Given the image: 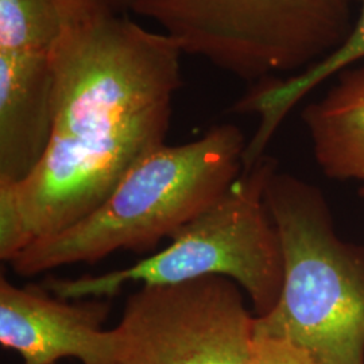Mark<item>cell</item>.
I'll use <instances>...</instances> for the list:
<instances>
[{
	"mask_svg": "<svg viewBox=\"0 0 364 364\" xmlns=\"http://www.w3.org/2000/svg\"><path fill=\"white\" fill-rule=\"evenodd\" d=\"M52 136L34 173L0 186V259L99 208L161 147L183 53L124 14L61 11Z\"/></svg>",
	"mask_w": 364,
	"mask_h": 364,
	"instance_id": "1",
	"label": "cell"
},
{
	"mask_svg": "<svg viewBox=\"0 0 364 364\" xmlns=\"http://www.w3.org/2000/svg\"><path fill=\"white\" fill-rule=\"evenodd\" d=\"M247 147L234 124L142 158L97 209L58 234L33 242L10 264L22 277L96 263L120 251H150L224 195L243 171Z\"/></svg>",
	"mask_w": 364,
	"mask_h": 364,
	"instance_id": "2",
	"label": "cell"
},
{
	"mask_svg": "<svg viewBox=\"0 0 364 364\" xmlns=\"http://www.w3.org/2000/svg\"><path fill=\"white\" fill-rule=\"evenodd\" d=\"M277 168L262 156L209 208L171 236L168 247L130 267L76 279L48 278L42 287L64 299H105L130 282L176 285L205 277H225L245 289L255 316L270 312L284 282L279 235L264 201Z\"/></svg>",
	"mask_w": 364,
	"mask_h": 364,
	"instance_id": "4",
	"label": "cell"
},
{
	"mask_svg": "<svg viewBox=\"0 0 364 364\" xmlns=\"http://www.w3.org/2000/svg\"><path fill=\"white\" fill-rule=\"evenodd\" d=\"M264 201L279 235L284 282L254 331L287 338L318 364H364V247L338 237L320 189L270 174Z\"/></svg>",
	"mask_w": 364,
	"mask_h": 364,
	"instance_id": "3",
	"label": "cell"
},
{
	"mask_svg": "<svg viewBox=\"0 0 364 364\" xmlns=\"http://www.w3.org/2000/svg\"><path fill=\"white\" fill-rule=\"evenodd\" d=\"M103 299L52 297L43 287H19L0 278V344L22 364H117V329H103Z\"/></svg>",
	"mask_w": 364,
	"mask_h": 364,
	"instance_id": "8",
	"label": "cell"
},
{
	"mask_svg": "<svg viewBox=\"0 0 364 364\" xmlns=\"http://www.w3.org/2000/svg\"><path fill=\"white\" fill-rule=\"evenodd\" d=\"M358 0H136L185 54L246 80L305 70L333 52Z\"/></svg>",
	"mask_w": 364,
	"mask_h": 364,
	"instance_id": "5",
	"label": "cell"
},
{
	"mask_svg": "<svg viewBox=\"0 0 364 364\" xmlns=\"http://www.w3.org/2000/svg\"><path fill=\"white\" fill-rule=\"evenodd\" d=\"M63 10L81 13L122 15L132 10L136 0H57Z\"/></svg>",
	"mask_w": 364,
	"mask_h": 364,
	"instance_id": "12",
	"label": "cell"
},
{
	"mask_svg": "<svg viewBox=\"0 0 364 364\" xmlns=\"http://www.w3.org/2000/svg\"><path fill=\"white\" fill-rule=\"evenodd\" d=\"M63 30L57 0H0V186L27 180L46 153Z\"/></svg>",
	"mask_w": 364,
	"mask_h": 364,
	"instance_id": "7",
	"label": "cell"
},
{
	"mask_svg": "<svg viewBox=\"0 0 364 364\" xmlns=\"http://www.w3.org/2000/svg\"><path fill=\"white\" fill-rule=\"evenodd\" d=\"M302 119L326 177L359 182L364 197V65L338 75L333 87L304 109Z\"/></svg>",
	"mask_w": 364,
	"mask_h": 364,
	"instance_id": "9",
	"label": "cell"
},
{
	"mask_svg": "<svg viewBox=\"0 0 364 364\" xmlns=\"http://www.w3.org/2000/svg\"><path fill=\"white\" fill-rule=\"evenodd\" d=\"M356 21L350 34L338 48L320 63L287 80L264 78L245 99L235 105L237 112L259 114V129L250 141L243 156L245 168L252 166L263 156V151L274 132L299 100L326 80L335 77L364 60V0H358Z\"/></svg>",
	"mask_w": 364,
	"mask_h": 364,
	"instance_id": "10",
	"label": "cell"
},
{
	"mask_svg": "<svg viewBox=\"0 0 364 364\" xmlns=\"http://www.w3.org/2000/svg\"><path fill=\"white\" fill-rule=\"evenodd\" d=\"M247 364H318L309 352L287 338L257 333Z\"/></svg>",
	"mask_w": 364,
	"mask_h": 364,
	"instance_id": "11",
	"label": "cell"
},
{
	"mask_svg": "<svg viewBox=\"0 0 364 364\" xmlns=\"http://www.w3.org/2000/svg\"><path fill=\"white\" fill-rule=\"evenodd\" d=\"M254 323L230 278L144 285L115 328L117 364H247Z\"/></svg>",
	"mask_w": 364,
	"mask_h": 364,
	"instance_id": "6",
	"label": "cell"
}]
</instances>
